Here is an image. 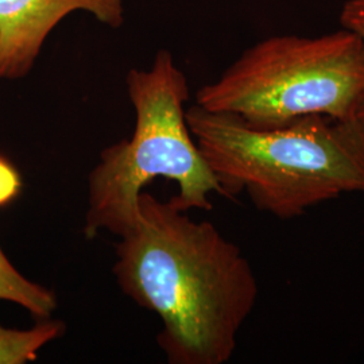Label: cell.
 <instances>
[{
  "mask_svg": "<svg viewBox=\"0 0 364 364\" xmlns=\"http://www.w3.org/2000/svg\"><path fill=\"white\" fill-rule=\"evenodd\" d=\"M64 332L65 324L63 321L49 318L26 331L0 326V364L34 362L38 352L48 343L61 338Z\"/></svg>",
  "mask_w": 364,
  "mask_h": 364,
  "instance_id": "cell-7",
  "label": "cell"
},
{
  "mask_svg": "<svg viewBox=\"0 0 364 364\" xmlns=\"http://www.w3.org/2000/svg\"><path fill=\"white\" fill-rule=\"evenodd\" d=\"M356 117H358V120L360 122V124L363 126L364 129V97L363 100H362V103H360V105H359V108H358V112H356Z\"/></svg>",
  "mask_w": 364,
  "mask_h": 364,
  "instance_id": "cell-10",
  "label": "cell"
},
{
  "mask_svg": "<svg viewBox=\"0 0 364 364\" xmlns=\"http://www.w3.org/2000/svg\"><path fill=\"white\" fill-rule=\"evenodd\" d=\"M135 109L130 139L107 146L88 176V208L84 236L100 231L119 237L139 221V195L158 177L177 182L180 192L170 203L188 212L212 210L210 193L220 185L196 144L185 119L188 80L171 53L159 50L150 69H131L126 78Z\"/></svg>",
  "mask_w": 364,
  "mask_h": 364,
  "instance_id": "cell-3",
  "label": "cell"
},
{
  "mask_svg": "<svg viewBox=\"0 0 364 364\" xmlns=\"http://www.w3.org/2000/svg\"><path fill=\"white\" fill-rule=\"evenodd\" d=\"M117 243L122 291L162 320L156 336L170 364H224L254 311L259 285L242 250L215 224L170 201L139 195V221Z\"/></svg>",
  "mask_w": 364,
  "mask_h": 364,
  "instance_id": "cell-1",
  "label": "cell"
},
{
  "mask_svg": "<svg viewBox=\"0 0 364 364\" xmlns=\"http://www.w3.org/2000/svg\"><path fill=\"white\" fill-rule=\"evenodd\" d=\"M0 299L10 301L39 320L50 318L57 309L54 291L23 277L0 247Z\"/></svg>",
  "mask_w": 364,
  "mask_h": 364,
  "instance_id": "cell-6",
  "label": "cell"
},
{
  "mask_svg": "<svg viewBox=\"0 0 364 364\" xmlns=\"http://www.w3.org/2000/svg\"><path fill=\"white\" fill-rule=\"evenodd\" d=\"M75 11L112 28L124 22L123 0H0V80L27 76L53 28Z\"/></svg>",
  "mask_w": 364,
  "mask_h": 364,
  "instance_id": "cell-5",
  "label": "cell"
},
{
  "mask_svg": "<svg viewBox=\"0 0 364 364\" xmlns=\"http://www.w3.org/2000/svg\"><path fill=\"white\" fill-rule=\"evenodd\" d=\"M22 191V178L13 164L0 156V208L9 205Z\"/></svg>",
  "mask_w": 364,
  "mask_h": 364,
  "instance_id": "cell-8",
  "label": "cell"
},
{
  "mask_svg": "<svg viewBox=\"0 0 364 364\" xmlns=\"http://www.w3.org/2000/svg\"><path fill=\"white\" fill-rule=\"evenodd\" d=\"M185 119L223 196L246 192L255 208L277 219L364 193V129L356 117L309 115L260 129L195 105Z\"/></svg>",
  "mask_w": 364,
  "mask_h": 364,
  "instance_id": "cell-2",
  "label": "cell"
},
{
  "mask_svg": "<svg viewBox=\"0 0 364 364\" xmlns=\"http://www.w3.org/2000/svg\"><path fill=\"white\" fill-rule=\"evenodd\" d=\"M363 97V43L341 27L320 37L260 41L200 88L196 105L264 129L309 115L352 119Z\"/></svg>",
  "mask_w": 364,
  "mask_h": 364,
  "instance_id": "cell-4",
  "label": "cell"
},
{
  "mask_svg": "<svg viewBox=\"0 0 364 364\" xmlns=\"http://www.w3.org/2000/svg\"><path fill=\"white\" fill-rule=\"evenodd\" d=\"M340 25L352 31L364 46V0H346L340 11Z\"/></svg>",
  "mask_w": 364,
  "mask_h": 364,
  "instance_id": "cell-9",
  "label": "cell"
}]
</instances>
